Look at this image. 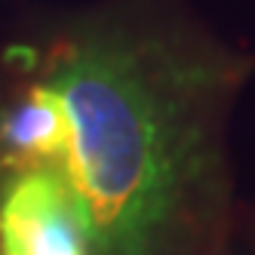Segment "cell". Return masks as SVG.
<instances>
[{
    "label": "cell",
    "instance_id": "cell-1",
    "mask_svg": "<svg viewBox=\"0 0 255 255\" xmlns=\"http://www.w3.org/2000/svg\"><path fill=\"white\" fill-rule=\"evenodd\" d=\"M237 65L172 34L96 25L59 43L46 77L71 117L62 166L93 255H157L215 169V111Z\"/></svg>",
    "mask_w": 255,
    "mask_h": 255
},
{
    "label": "cell",
    "instance_id": "cell-3",
    "mask_svg": "<svg viewBox=\"0 0 255 255\" xmlns=\"http://www.w3.org/2000/svg\"><path fill=\"white\" fill-rule=\"evenodd\" d=\"M71 151V117L49 83H34L0 117V160L12 172L59 169Z\"/></svg>",
    "mask_w": 255,
    "mask_h": 255
},
{
    "label": "cell",
    "instance_id": "cell-2",
    "mask_svg": "<svg viewBox=\"0 0 255 255\" xmlns=\"http://www.w3.org/2000/svg\"><path fill=\"white\" fill-rule=\"evenodd\" d=\"M0 255H93L77 197L59 169H22L3 185Z\"/></svg>",
    "mask_w": 255,
    "mask_h": 255
}]
</instances>
